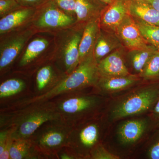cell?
Listing matches in <instances>:
<instances>
[{
  "label": "cell",
  "mask_w": 159,
  "mask_h": 159,
  "mask_svg": "<svg viewBox=\"0 0 159 159\" xmlns=\"http://www.w3.org/2000/svg\"><path fill=\"white\" fill-rule=\"evenodd\" d=\"M99 77L97 62L93 54L80 62L76 69L48 92L29 102H42L60 94L97 84Z\"/></svg>",
  "instance_id": "1"
},
{
  "label": "cell",
  "mask_w": 159,
  "mask_h": 159,
  "mask_svg": "<svg viewBox=\"0 0 159 159\" xmlns=\"http://www.w3.org/2000/svg\"><path fill=\"white\" fill-rule=\"evenodd\" d=\"M84 25L76 23L54 34L55 48L53 57L62 62L69 74L80 63L79 46Z\"/></svg>",
  "instance_id": "2"
},
{
  "label": "cell",
  "mask_w": 159,
  "mask_h": 159,
  "mask_svg": "<svg viewBox=\"0 0 159 159\" xmlns=\"http://www.w3.org/2000/svg\"><path fill=\"white\" fill-rule=\"evenodd\" d=\"M159 99V82L150 83L129 95L114 107L112 118L132 116L152 109Z\"/></svg>",
  "instance_id": "3"
},
{
  "label": "cell",
  "mask_w": 159,
  "mask_h": 159,
  "mask_svg": "<svg viewBox=\"0 0 159 159\" xmlns=\"http://www.w3.org/2000/svg\"><path fill=\"white\" fill-rule=\"evenodd\" d=\"M77 18L62 11L50 0L38 8L31 26L39 33L54 34L74 26Z\"/></svg>",
  "instance_id": "4"
},
{
  "label": "cell",
  "mask_w": 159,
  "mask_h": 159,
  "mask_svg": "<svg viewBox=\"0 0 159 159\" xmlns=\"http://www.w3.org/2000/svg\"><path fill=\"white\" fill-rule=\"evenodd\" d=\"M32 26L1 35L0 70L11 65L25 48L30 40L37 34Z\"/></svg>",
  "instance_id": "5"
},
{
  "label": "cell",
  "mask_w": 159,
  "mask_h": 159,
  "mask_svg": "<svg viewBox=\"0 0 159 159\" xmlns=\"http://www.w3.org/2000/svg\"><path fill=\"white\" fill-rule=\"evenodd\" d=\"M39 33L38 36L31 39L22 53L20 66L25 67L48 54L54 55L55 43L54 34Z\"/></svg>",
  "instance_id": "6"
},
{
  "label": "cell",
  "mask_w": 159,
  "mask_h": 159,
  "mask_svg": "<svg viewBox=\"0 0 159 159\" xmlns=\"http://www.w3.org/2000/svg\"><path fill=\"white\" fill-rule=\"evenodd\" d=\"M115 33L126 50L144 48L149 45L143 38L133 18L129 14L120 23Z\"/></svg>",
  "instance_id": "7"
},
{
  "label": "cell",
  "mask_w": 159,
  "mask_h": 159,
  "mask_svg": "<svg viewBox=\"0 0 159 159\" xmlns=\"http://www.w3.org/2000/svg\"><path fill=\"white\" fill-rule=\"evenodd\" d=\"M131 2V0H113L100 16V29L115 33L120 23L129 14Z\"/></svg>",
  "instance_id": "8"
},
{
  "label": "cell",
  "mask_w": 159,
  "mask_h": 159,
  "mask_svg": "<svg viewBox=\"0 0 159 159\" xmlns=\"http://www.w3.org/2000/svg\"><path fill=\"white\" fill-rule=\"evenodd\" d=\"M38 7H21L1 18L0 35L31 25Z\"/></svg>",
  "instance_id": "9"
},
{
  "label": "cell",
  "mask_w": 159,
  "mask_h": 159,
  "mask_svg": "<svg viewBox=\"0 0 159 159\" xmlns=\"http://www.w3.org/2000/svg\"><path fill=\"white\" fill-rule=\"evenodd\" d=\"M125 49L122 47L101 60L98 64L99 76L114 77L130 75L125 60Z\"/></svg>",
  "instance_id": "10"
},
{
  "label": "cell",
  "mask_w": 159,
  "mask_h": 159,
  "mask_svg": "<svg viewBox=\"0 0 159 159\" xmlns=\"http://www.w3.org/2000/svg\"><path fill=\"white\" fill-rule=\"evenodd\" d=\"M157 51V49L151 45L144 48L125 49V63L129 73L140 76L148 60Z\"/></svg>",
  "instance_id": "11"
},
{
  "label": "cell",
  "mask_w": 159,
  "mask_h": 159,
  "mask_svg": "<svg viewBox=\"0 0 159 159\" xmlns=\"http://www.w3.org/2000/svg\"><path fill=\"white\" fill-rule=\"evenodd\" d=\"M122 47L116 33L100 29L93 51L94 59L98 64L112 52Z\"/></svg>",
  "instance_id": "12"
},
{
  "label": "cell",
  "mask_w": 159,
  "mask_h": 159,
  "mask_svg": "<svg viewBox=\"0 0 159 159\" xmlns=\"http://www.w3.org/2000/svg\"><path fill=\"white\" fill-rule=\"evenodd\" d=\"M107 6L101 0H76L77 24L85 25L92 20L99 18Z\"/></svg>",
  "instance_id": "13"
},
{
  "label": "cell",
  "mask_w": 159,
  "mask_h": 159,
  "mask_svg": "<svg viewBox=\"0 0 159 159\" xmlns=\"http://www.w3.org/2000/svg\"><path fill=\"white\" fill-rule=\"evenodd\" d=\"M148 125V122L143 119L125 121L120 125L118 130L119 140L124 145H129L136 142L145 132Z\"/></svg>",
  "instance_id": "14"
},
{
  "label": "cell",
  "mask_w": 159,
  "mask_h": 159,
  "mask_svg": "<svg viewBox=\"0 0 159 159\" xmlns=\"http://www.w3.org/2000/svg\"><path fill=\"white\" fill-rule=\"evenodd\" d=\"M143 80L139 76L130 75L125 76H99L97 84L102 90L113 93L129 88L140 83Z\"/></svg>",
  "instance_id": "15"
},
{
  "label": "cell",
  "mask_w": 159,
  "mask_h": 159,
  "mask_svg": "<svg viewBox=\"0 0 159 159\" xmlns=\"http://www.w3.org/2000/svg\"><path fill=\"white\" fill-rule=\"evenodd\" d=\"M100 29L99 18L92 20L85 24L80 44V62L93 54Z\"/></svg>",
  "instance_id": "16"
},
{
  "label": "cell",
  "mask_w": 159,
  "mask_h": 159,
  "mask_svg": "<svg viewBox=\"0 0 159 159\" xmlns=\"http://www.w3.org/2000/svg\"><path fill=\"white\" fill-rule=\"evenodd\" d=\"M129 14L147 24L159 26V11L147 0H131Z\"/></svg>",
  "instance_id": "17"
},
{
  "label": "cell",
  "mask_w": 159,
  "mask_h": 159,
  "mask_svg": "<svg viewBox=\"0 0 159 159\" xmlns=\"http://www.w3.org/2000/svg\"><path fill=\"white\" fill-rule=\"evenodd\" d=\"M54 118L53 115L48 112H38L31 114L21 123L16 132V137L25 138L31 135L43 123Z\"/></svg>",
  "instance_id": "18"
},
{
  "label": "cell",
  "mask_w": 159,
  "mask_h": 159,
  "mask_svg": "<svg viewBox=\"0 0 159 159\" xmlns=\"http://www.w3.org/2000/svg\"><path fill=\"white\" fill-rule=\"evenodd\" d=\"M95 103V99L91 97H76L65 101L61 104V108L67 113H76L92 107Z\"/></svg>",
  "instance_id": "19"
},
{
  "label": "cell",
  "mask_w": 159,
  "mask_h": 159,
  "mask_svg": "<svg viewBox=\"0 0 159 159\" xmlns=\"http://www.w3.org/2000/svg\"><path fill=\"white\" fill-rule=\"evenodd\" d=\"M133 19L146 42L159 51V26L147 24L141 20Z\"/></svg>",
  "instance_id": "20"
},
{
  "label": "cell",
  "mask_w": 159,
  "mask_h": 159,
  "mask_svg": "<svg viewBox=\"0 0 159 159\" xmlns=\"http://www.w3.org/2000/svg\"><path fill=\"white\" fill-rule=\"evenodd\" d=\"M139 77L151 83L159 82V51H157L148 60Z\"/></svg>",
  "instance_id": "21"
},
{
  "label": "cell",
  "mask_w": 159,
  "mask_h": 159,
  "mask_svg": "<svg viewBox=\"0 0 159 159\" xmlns=\"http://www.w3.org/2000/svg\"><path fill=\"white\" fill-rule=\"evenodd\" d=\"M25 87V82L21 80H8L0 86V97L6 98L17 94L22 90Z\"/></svg>",
  "instance_id": "22"
},
{
  "label": "cell",
  "mask_w": 159,
  "mask_h": 159,
  "mask_svg": "<svg viewBox=\"0 0 159 159\" xmlns=\"http://www.w3.org/2000/svg\"><path fill=\"white\" fill-rule=\"evenodd\" d=\"M53 75L54 72L51 66L47 65L41 68L36 77L38 89L41 90L44 89L53 78Z\"/></svg>",
  "instance_id": "23"
},
{
  "label": "cell",
  "mask_w": 159,
  "mask_h": 159,
  "mask_svg": "<svg viewBox=\"0 0 159 159\" xmlns=\"http://www.w3.org/2000/svg\"><path fill=\"white\" fill-rule=\"evenodd\" d=\"M98 129L95 125H90L84 129L80 134L81 143L88 147L92 146L97 142Z\"/></svg>",
  "instance_id": "24"
},
{
  "label": "cell",
  "mask_w": 159,
  "mask_h": 159,
  "mask_svg": "<svg viewBox=\"0 0 159 159\" xmlns=\"http://www.w3.org/2000/svg\"><path fill=\"white\" fill-rule=\"evenodd\" d=\"M29 145L23 140H17L11 143L10 149V158L21 159L27 156L29 153Z\"/></svg>",
  "instance_id": "25"
},
{
  "label": "cell",
  "mask_w": 159,
  "mask_h": 159,
  "mask_svg": "<svg viewBox=\"0 0 159 159\" xmlns=\"http://www.w3.org/2000/svg\"><path fill=\"white\" fill-rule=\"evenodd\" d=\"M64 140L63 135L56 131H51L45 134L41 139L40 143L44 146L54 147L58 146Z\"/></svg>",
  "instance_id": "26"
},
{
  "label": "cell",
  "mask_w": 159,
  "mask_h": 159,
  "mask_svg": "<svg viewBox=\"0 0 159 159\" xmlns=\"http://www.w3.org/2000/svg\"><path fill=\"white\" fill-rule=\"evenodd\" d=\"M16 0H0V17L21 8Z\"/></svg>",
  "instance_id": "27"
},
{
  "label": "cell",
  "mask_w": 159,
  "mask_h": 159,
  "mask_svg": "<svg viewBox=\"0 0 159 159\" xmlns=\"http://www.w3.org/2000/svg\"><path fill=\"white\" fill-rule=\"evenodd\" d=\"M63 11L71 16L76 17L75 13L76 0H53Z\"/></svg>",
  "instance_id": "28"
},
{
  "label": "cell",
  "mask_w": 159,
  "mask_h": 159,
  "mask_svg": "<svg viewBox=\"0 0 159 159\" xmlns=\"http://www.w3.org/2000/svg\"><path fill=\"white\" fill-rule=\"evenodd\" d=\"M93 157L97 159H118L119 157L111 153L102 146L98 147L93 153Z\"/></svg>",
  "instance_id": "29"
},
{
  "label": "cell",
  "mask_w": 159,
  "mask_h": 159,
  "mask_svg": "<svg viewBox=\"0 0 159 159\" xmlns=\"http://www.w3.org/2000/svg\"><path fill=\"white\" fill-rule=\"evenodd\" d=\"M148 149V157L150 159H159V131Z\"/></svg>",
  "instance_id": "30"
},
{
  "label": "cell",
  "mask_w": 159,
  "mask_h": 159,
  "mask_svg": "<svg viewBox=\"0 0 159 159\" xmlns=\"http://www.w3.org/2000/svg\"><path fill=\"white\" fill-rule=\"evenodd\" d=\"M20 6L23 7L36 8L42 6L50 0H16Z\"/></svg>",
  "instance_id": "31"
},
{
  "label": "cell",
  "mask_w": 159,
  "mask_h": 159,
  "mask_svg": "<svg viewBox=\"0 0 159 159\" xmlns=\"http://www.w3.org/2000/svg\"><path fill=\"white\" fill-rule=\"evenodd\" d=\"M11 140L8 138L4 151L2 154L0 155V159H7L10 158V149L11 147Z\"/></svg>",
  "instance_id": "32"
},
{
  "label": "cell",
  "mask_w": 159,
  "mask_h": 159,
  "mask_svg": "<svg viewBox=\"0 0 159 159\" xmlns=\"http://www.w3.org/2000/svg\"><path fill=\"white\" fill-rule=\"evenodd\" d=\"M8 138L7 132H2L1 133V134H0V155L2 154L4 151Z\"/></svg>",
  "instance_id": "33"
},
{
  "label": "cell",
  "mask_w": 159,
  "mask_h": 159,
  "mask_svg": "<svg viewBox=\"0 0 159 159\" xmlns=\"http://www.w3.org/2000/svg\"><path fill=\"white\" fill-rule=\"evenodd\" d=\"M153 116L157 119H159V99L155 104L152 109Z\"/></svg>",
  "instance_id": "34"
},
{
  "label": "cell",
  "mask_w": 159,
  "mask_h": 159,
  "mask_svg": "<svg viewBox=\"0 0 159 159\" xmlns=\"http://www.w3.org/2000/svg\"><path fill=\"white\" fill-rule=\"evenodd\" d=\"M159 11V0H147Z\"/></svg>",
  "instance_id": "35"
},
{
  "label": "cell",
  "mask_w": 159,
  "mask_h": 159,
  "mask_svg": "<svg viewBox=\"0 0 159 159\" xmlns=\"http://www.w3.org/2000/svg\"><path fill=\"white\" fill-rule=\"evenodd\" d=\"M113 0H101V2L104 3L107 6H108L111 3Z\"/></svg>",
  "instance_id": "36"
},
{
  "label": "cell",
  "mask_w": 159,
  "mask_h": 159,
  "mask_svg": "<svg viewBox=\"0 0 159 159\" xmlns=\"http://www.w3.org/2000/svg\"><path fill=\"white\" fill-rule=\"evenodd\" d=\"M61 158L63 159H72V157L69 156L68 155L65 154H63L61 156Z\"/></svg>",
  "instance_id": "37"
}]
</instances>
